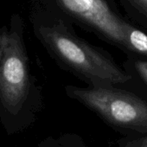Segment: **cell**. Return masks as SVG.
I'll list each match as a JSON object with an SVG mask.
<instances>
[{
  "label": "cell",
  "mask_w": 147,
  "mask_h": 147,
  "mask_svg": "<svg viewBox=\"0 0 147 147\" xmlns=\"http://www.w3.org/2000/svg\"><path fill=\"white\" fill-rule=\"evenodd\" d=\"M33 32L49 55L90 86L113 87L131 77L103 49L80 37L74 24L45 0H29Z\"/></svg>",
  "instance_id": "6da1fadb"
},
{
  "label": "cell",
  "mask_w": 147,
  "mask_h": 147,
  "mask_svg": "<svg viewBox=\"0 0 147 147\" xmlns=\"http://www.w3.org/2000/svg\"><path fill=\"white\" fill-rule=\"evenodd\" d=\"M19 14L0 28V122L8 135L20 133L35 121L42 106L41 90L32 75Z\"/></svg>",
  "instance_id": "7a4b0ae2"
},
{
  "label": "cell",
  "mask_w": 147,
  "mask_h": 147,
  "mask_svg": "<svg viewBox=\"0 0 147 147\" xmlns=\"http://www.w3.org/2000/svg\"><path fill=\"white\" fill-rule=\"evenodd\" d=\"M67 95L94 112L109 125L140 133L147 132V102L114 87L67 86Z\"/></svg>",
  "instance_id": "3957f363"
},
{
  "label": "cell",
  "mask_w": 147,
  "mask_h": 147,
  "mask_svg": "<svg viewBox=\"0 0 147 147\" xmlns=\"http://www.w3.org/2000/svg\"><path fill=\"white\" fill-rule=\"evenodd\" d=\"M74 24L128 52L126 29L131 22L119 11L115 0H45Z\"/></svg>",
  "instance_id": "277c9868"
},
{
  "label": "cell",
  "mask_w": 147,
  "mask_h": 147,
  "mask_svg": "<svg viewBox=\"0 0 147 147\" xmlns=\"http://www.w3.org/2000/svg\"><path fill=\"white\" fill-rule=\"evenodd\" d=\"M119 4L133 24L147 30V0H119Z\"/></svg>",
  "instance_id": "5b68a950"
},
{
  "label": "cell",
  "mask_w": 147,
  "mask_h": 147,
  "mask_svg": "<svg viewBox=\"0 0 147 147\" xmlns=\"http://www.w3.org/2000/svg\"><path fill=\"white\" fill-rule=\"evenodd\" d=\"M128 52L147 56V34L132 23L126 29Z\"/></svg>",
  "instance_id": "8992f818"
},
{
  "label": "cell",
  "mask_w": 147,
  "mask_h": 147,
  "mask_svg": "<svg viewBox=\"0 0 147 147\" xmlns=\"http://www.w3.org/2000/svg\"><path fill=\"white\" fill-rule=\"evenodd\" d=\"M137 72L147 85V61L138 60L134 62Z\"/></svg>",
  "instance_id": "52a82bcc"
},
{
  "label": "cell",
  "mask_w": 147,
  "mask_h": 147,
  "mask_svg": "<svg viewBox=\"0 0 147 147\" xmlns=\"http://www.w3.org/2000/svg\"><path fill=\"white\" fill-rule=\"evenodd\" d=\"M119 147H147V136L127 141Z\"/></svg>",
  "instance_id": "ba28073f"
},
{
  "label": "cell",
  "mask_w": 147,
  "mask_h": 147,
  "mask_svg": "<svg viewBox=\"0 0 147 147\" xmlns=\"http://www.w3.org/2000/svg\"><path fill=\"white\" fill-rule=\"evenodd\" d=\"M38 147H62V146H61V145H60L57 142H55V140L47 138V139H44L43 141H42V142L38 144Z\"/></svg>",
  "instance_id": "9c48e42d"
}]
</instances>
